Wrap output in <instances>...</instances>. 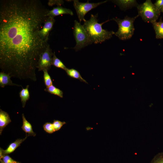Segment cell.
Returning a JSON list of instances; mask_svg holds the SVG:
<instances>
[{"label":"cell","mask_w":163,"mask_h":163,"mask_svg":"<svg viewBox=\"0 0 163 163\" xmlns=\"http://www.w3.org/2000/svg\"><path fill=\"white\" fill-rule=\"evenodd\" d=\"M55 21L54 18L48 17L40 31L41 36L46 42L48 41L50 32L52 29Z\"/></svg>","instance_id":"ba28073f"},{"label":"cell","mask_w":163,"mask_h":163,"mask_svg":"<svg viewBox=\"0 0 163 163\" xmlns=\"http://www.w3.org/2000/svg\"><path fill=\"white\" fill-rule=\"evenodd\" d=\"M44 90L46 91L51 94L57 95L61 98L63 97V91L59 88H56L53 85L48 87H46Z\"/></svg>","instance_id":"ac0fdd59"},{"label":"cell","mask_w":163,"mask_h":163,"mask_svg":"<svg viewBox=\"0 0 163 163\" xmlns=\"http://www.w3.org/2000/svg\"><path fill=\"white\" fill-rule=\"evenodd\" d=\"M19 163V162H17V161H15L14 163Z\"/></svg>","instance_id":"83f0119b"},{"label":"cell","mask_w":163,"mask_h":163,"mask_svg":"<svg viewBox=\"0 0 163 163\" xmlns=\"http://www.w3.org/2000/svg\"><path fill=\"white\" fill-rule=\"evenodd\" d=\"M2 158L4 163H13L15 161L10 156L6 155H3Z\"/></svg>","instance_id":"cb8c5ba5"},{"label":"cell","mask_w":163,"mask_h":163,"mask_svg":"<svg viewBox=\"0 0 163 163\" xmlns=\"http://www.w3.org/2000/svg\"><path fill=\"white\" fill-rule=\"evenodd\" d=\"M11 77L9 74L1 72H0V86L4 88L7 85L22 87L21 85L13 83L11 79Z\"/></svg>","instance_id":"8fae6325"},{"label":"cell","mask_w":163,"mask_h":163,"mask_svg":"<svg viewBox=\"0 0 163 163\" xmlns=\"http://www.w3.org/2000/svg\"><path fill=\"white\" fill-rule=\"evenodd\" d=\"M73 34L76 44L73 48L76 51L92 43L89 39L83 25L76 20L74 21Z\"/></svg>","instance_id":"5b68a950"},{"label":"cell","mask_w":163,"mask_h":163,"mask_svg":"<svg viewBox=\"0 0 163 163\" xmlns=\"http://www.w3.org/2000/svg\"><path fill=\"white\" fill-rule=\"evenodd\" d=\"M52 65L65 71L67 69L62 61L56 56L55 52L53 53L52 57Z\"/></svg>","instance_id":"d6986e66"},{"label":"cell","mask_w":163,"mask_h":163,"mask_svg":"<svg viewBox=\"0 0 163 163\" xmlns=\"http://www.w3.org/2000/svg\"><path fill=\"white\" fill-rule=\"evenodd\" d=\"M66 124L65 122H62L58 120H54L53 123L55 131L59 130L62 127Z\"/></svg>","instance_id":"7402d4cb"},{"label":"cell","mask_w":163,"mask_h":163,"mask_svg":"<svg viewBox=\"0 0 163 163\" xmlns=\"http://www.w3.org/2000/svg\"><path fill=\"white\" fill-rule=\"evenodd\" d=\"M107 1L94 3H89L88 1L87 2H81L78 0H74V7L76 12L78 19L80 22L82 21H85V15L90 10L98 6L106 3Z\"/></svg>","instance_id":"8992f818"},{"label":"cell","mask_w":163,"mask_h":163,"mask_svg":"<svg viewBox=\"0 0 163 163\" xmlns=\"http://www.w3.org/2000/svg\"><path fill=\"white\" fill-rule=\"evenodd\" d=\"M138 15L145 22L152 24L156 21L160 14L158 10L150 0H146L137 6Z\"/></svg>","instance_id":"277c9868"},{"label":"cell","mask_w":163,"mask_h":163,"mask_svg":"<svg viewBox=\"0 0 163 163\" xmlns=\"http://www.w3.org/2000/svg\"><path fill=\"white\" fill-rule=\"evenodd\" d=\"M23 125L21 128L26 133L27 136H35L36 134L33 131L31 124L26 119L24 113L22 114Z\"/></svg>","instance_id":"5bb4252c"},{"label":"cell","mask_w":163,"mask_h":163,"mask_svg":"<svg viewBox=\"0 0 163 163\" xmlns=\"http://www.w3.org/2000/svg\"><path fill=\"white\" fill-rule=\"evenodd\" d=\"M53 53L50 45L48 44L40 57L37 68L38 71L44 70L48 71L50 69L52 65Z\"/></svg>","instance_id":"52a82bcc"},{"label":"cell","mask_w":163,"mask_h":163,"mask_svg":"<svg viewBox=\"0 0 163 163\" xmlns=\"http://www.w3.org/2000/svg\"><path fill=\"white\" fill-rule=\"evenodd\" d=\"M67 75L69 77L80 80L85 83L88 82L81 76L79 72L74 69H69L67 68L65 70Z\"/></svg>","instance_id":"e0dca14e"},{"label":"cell","mask_w":163,"mask_h":163,"mask_svg":"<svg viewBox=\"0 0 163 163\" xmlns=\"http://www.w3.org/2000/svg\"><path fill=\"white\" fill-rule=\"evenodd\" d=\"M3 156V155L2 152V149L0 148V159L1 158H2Z\"/></svg>","instance_id":"484cf974"},{"label":"cell","mask_w":163,"mask_h":163,"mask_svg":"<svg viewBox=\"0 0 163 163\" xmlns=\"http://www.w3.org/2000/svg\"><path fill=\"white\" fill-rule=\"evenodd\" d=\"M160 11L161 12H162L163 13V6H162V8H161Z\"/></svg>","instance_id":"4316f807"},{"label":"cell","mask_w":163,"mask_h":163,"mask_svg":"<svg viewBox=\"0 0 163 163\" xmlns=\"http://www.w3.org/2000/svg\"><path fill=\"white\" fill-rule=\"evenodd\" d=\"M150 163H163V152L159 153L156 155Z\"/></svg>","instance_id":"603a6c76"},{"label":"cell","mask_w":163,"mask_h":163,"mask_svg":"<svg viewBox=\"0 0 163 163\" xmlns=\"http://www.w3.org/2000/svg\"><path fill=\"white\" fill-rule=\"evenodd\" d=\"M73 15L72 11L70 9L58 6L52 9L49 10L47 14L48 17L54 18V17L62 14Z\"/></svg>","instance_id":"9c48e42d"},{"label":"cell","mask_w":163,"mask_h":163,"mask_svg":"<svg viewBox=\"0 0 163 163\" xmlns=\"http://www.w3.org/2000/svg\"><path fill=\"white\" fill-rule=\"evenodd\" d=\"M43 127L44 130L49 133H52L55 132L53 123H46L43 125Z\"/></svg>","instance_id":"44dd1931"},{"label":"cell","mask_w":163,"mask_h":163,"mask_svg":"<svg viewBox=\"0 0 163 163\" xmlns=\"http://www.w3.org/2000/svg\"><path fill=\"white\" fill-rule=\"evenodd\" d=\"M139 15L131 18L127 16L123 19L117 18H113L112 20L115 21L118 26V29L114 34L122 40L130 39L133 36L135 28L134 22Z\"/></svg>","instance_id":"3957f363"},{"label":"cell","mask_w":163,"mask_h":163,"mask_svg":"<svg viewBox=\"0 0 163 163\" xmlns=\"http://www.w3.org/2000/svg\"><path fill=\"white\" fill-rule=\"evenodd\" d=\"M43 72V79L44 84L46 87H48L53 85V82L49 75L48 71L44 70Z\"/></svg>","instance_id":"ffe728a7"},{"label":"cell","mask_w":163,"mask_h":163,"mask_svg":"<svg viewBox=\"0 0 163 163\" xmlns=\"http://www.w3.org/2000/svg\"><path fill=\"white\" fill-rule=\"evenodd\" d=\"M113 2L121 9L123 10L131 8L133 7H137L139 5L136 1L134 0H113Z\"/></svg>","instance_id":"30bf717a"},{"label":"cell","mask_w":163,"mask_h":163,"mask_svg":"<svg viewBox=\"0 0 163 163\" xmlns=\"http://www.w3.org/2000/svg\"><path fill=\"white\" fill-rule=\"evenodd\" d=\"M27 136L26 135V137L23 139H18L14 142L10 144L8 148L5 150L2 149L3 155L9 154L13 152L27 138Z\"/></svg>","instance_id":"4fadbf2b"},{"label":"cell","mask_w":163,"mask_h":163,"mask_svg":"<svg viewBox=\"0 0 163 163\" xmlns=\"http://www.w3.org/2000/svg\"><path fill=\"white\" fill-rule=\"evenodd\" d=\"M11 120L9 114L6 112L0 109V134L4 129L10 122Z\"/></svg>","instance_id":"7c38bea8"},{"label":"cell","mask_w":163,"mask_h":163,"mask_svg":"<svg viewBox=\"0 0 163 163\" xmlns=\"http://www.w3.org/2000/svg\"><path fill=\"white\" fill-rule=\"evenodd\" d=\"M154 5L158 10H160L163 6V0H156Z\"/></svg>","instance_id":"d4e9b609"},{"label":"cell","mask_w":163,"mask_h":163,"mask_svg":"<svg viewBox=\"0 0 163 163\" xmlns=\"http://www.w3.org/2000/svg\"><path fill=\"white\" fill-rule=\"evenodd\" d=\"M49 11L38 0L0 1L1 72L37 81L40 57L48 45L40 31Z\"/></svg>","instance_id":"6da1fadb"},{"label":"cell","mask_w":163,"mask_h":163,"mask_svg":"<svg viewBox=\"0 0 163 163\" xmlns=\"http://www.w3.org/2000/svg\"><path fill=\"white\" fill-rule=\"evenodd\" d=\"M1 163H4L2 161H1Z\"/></svg>","instance_id":"f1b7e54d"},{"label":"cell","mask_w":163,"mask_h":163,"mask_svg":"<svg viewBox=\"0 0 163 163\" xmlns=\"http://www.w3.org/2000/svg\"><path fill=\"white\" fill-rule=\"evenodd\" d=\"M98 14H91L90 19L84 21L83 25L88 37L92 43L95 44L102 43L111 38L114 32L103 29L102 25L108 21L107 20L101 23L98 22Z\"/></svg>","instance_id":"7a4b0ae2"},{"label":"cell","mask_w":163,"mask_h":163,"mask_svg":"<svg viewBox=\"0 0 163 163\" xmlns=\"http://www.w3.org/2000/svg\"><path fill=\"white\" fill-rule=\"evenodd\" d=\"M155 32L156 38L157 39L163 38V21L161 18L158 22H155L152 24Z\"/></svg>","instance_id":"9a60e30c"},{"label":"cell","mask_w":163,"mask_h":163,"mask_svg":"<svg viewBox=\"0 0 163 163\" xmlns=\"http://www.w3.org/2000/svg\"><path fill=\"white\" fill-rule=\"evenodd\" d=\"M29 87V85H27L25 88L22 87V89L19 93L23 108L25 107L27 101L30 98V94L28 90Z\"/></svg>","instance_id":"2e32d148"}]
</instances>
